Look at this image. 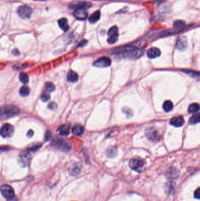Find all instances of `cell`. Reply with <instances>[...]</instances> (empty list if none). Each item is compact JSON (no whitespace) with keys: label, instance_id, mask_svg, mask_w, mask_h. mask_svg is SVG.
Segmentation results:
<instances>
[{"label":"cell","instance_id":"obj_1","mask_svg":"<svg viewBox=\"0 0 200 201\" xmlns=\"http://www.w3.org/2000/svg\"><path fill=\"white\" fill-rule=\"evenodd\" d=\"M143 53L142 49L136 48L133 46L122 47L116 48L114 51L115 54L121 55L123 58L131 59H138L143 55Z\"/></svg>","mask_w":200,"mask_h":201},{"label":"cell","instance_id":"obj_2","mask_svg":"<svg viewBox=\"0 0 200 201\" xmlns=\"http://www.w3.org/2000/svg\"><path fill=\"white\" fill-rule=\"evenodd\" d=\"M51 145L53 148L63 152H67L71 149V143L69 140L62 138L55 137L53 139Z\"/></svg>","mask_w":200,"mask_h":201},{"label":"cell","instance_id":"obj_3","mask_svg":"<svg viewBox=\"0 0 200 201\" xmlns=\"http://www.w3.org/2000/svg\"><path fill=\"white\" fill-rule=\"evenodd\" d=\"M19 110L15 106H4L1 107V116L2 120H7L18 115Z\"/></svg>","mask_w":200,"mask_h":201},{"label":"cell","instance_id":"obj_4","mask_svg":"<svg viewBox=\"0 0 200 201\" xmlns=\"http://www.w3.org/2000/svg\"><path fill=\"white\" fill-rule=\"evenodd\" d=\"M144 165L145 163L143 159L139 158H132L129 162V167L130 168L138 173L143 171Z\"/></svg>","mask_w":200,"mask_h":201},{"label":"cell","instance_id":"obj_5","mask_svg":"<svg viewBox=\"0 0 200 201\" xmlns=\"http://www.w3.org/2000/svg\"><path fill=\"white\" fill-rule=\"evenodd\" d=\"M1 192L2 196L6 198L7 201L14 198V191L13 188L8 185H2L1 187Z\"/></svg>","mask_w":200,"mask_h":201},{"label":"cell","instance_id":"obj_6","mask_svg":"<svg viewBox=\"0 0 200 201\" xmlns=\"http://www.w3.org/2000/svg\"><path fill=\"white\" fill-rule=\"evenodd\" d=\"M108 34V43L110 44L116 43L119 38V29L116 26H113L109 29Z\"/></svg>","mask_w":200,"mask_h":201},{"label":"cell","instance_id":"obj_7","mask_svg":"<svg viewBox=\"0 0 200 201\" xmlns=\"http://www.w3.org/2000/svg\"><path fill=\"white\" fill-rule=\"evenodd\" d=\"M17 12L21 18L22 19H28L32 14V10L28 5H21L18 8Z\"/></svg>","mask_w":200,"mask_h":201},{"label":"cell","instance_id":"obj_8","mask_svg":"<svg viewBox=\"0 0 200 201\" xmlns=\"http://www.w3.org/2000/svg\"><path fill=\"white\" fill-rule=\"evenodd\" d=\"M14 128L12 125L10 124H5L4 125L1 130V134L3 138H9L12 137L14 134Z\"/></svg>","mask_w":200,"mask_h":201},{"label":"cell","instance_id":"obj_9","mask_svg":"<svg viewBox=\"0 0 200 201\" xmlns=\"http://www.w3.org/2000/svg\"><path fill=\"white\" fill-rule=\"evenodd\" d=\"M111 59L109 58L103 57L99 58L93 62V66L98 68H107L111 65Z\"/></svg>","mask_w":200,"mask_h":201},{"label":"cell","instance_id":"obj_10","mask_svg":"<svg viewBox=\"0 0 200 201\" xmlns=\"http://www.w3.org/2000/svg\"><path fill=\"white\" fill-rule=\"evenodd\" d=\"M146 136L151 141H157L160 139V135L157 130L152 128H148L146 131Z\"/></svg>","mask_w":200,"mask_h":201},{"label":"cell","instance_id":"obj_11","mask_svg":"<svg viewBox=\"0 0 200 201\" xmlns=\"http://www.w3.org/2000/svg\"><path fill=\"white\" fill-rule=\"evenodd\" d=\"M91 7V3L85 1H73L69 4V7L73 10H76L78 8L87 9Z\"/></svg>","mask_w":200,"mask_h":201},{"label":"cell","instance_id":"obj_12","mask_svg":"<svg viewBox=\"0 0 200 201\" xmlns=\"http://www.w3.org/2000/svg\"><path fill=\"white\" fill-rule=\"evenodd\" d=\"M31 156L29 154L28 152H23V153L20 154L19 157V162L22 165V167H27L28 166L30 161H31Z\"/></svg>","mask_w":200,"mask_h":201},{"label":"cell","instance_id":"obj_13","mask_svg":"<svg viewBox=\"0 0 200 201\" xmlns=\"http://www.w3.org/2000/svg\"><path fill=\"white\" fill-rule=\"evenodd\" d=\"M73 15L76 19L85 20L88 17V13L85 8H78L74 11Z\"/></svg>","mask_w":200,"mask_h":201},{"label":"cell","instance_id":"obj_14","mask_svg":"<svg viewBox=\"0 0 200 201\" xmlns=\"http://www.w3.org/2000/svg\"><path fill=\"white\" fill-rule=\"evenodd\" d=\"M187 39H186V37L184 36L180 37L177 41L176 48L179 50H184L187 48Z\"/></svg>","mask_w":200,"mask_h":201},{"label":"cell","instance_id":"obj_15","mask_svg":"<svg viewBox=\"0 0 200 201\" xmlns=\"http://www.w3.org/2000/svg\"><path fill=\"white\" fill-rule=\"evenodd\" d=\"M184 124V120L182 116L173 117L170 121V124L176 127H180Z\"/></svg>","mask_w":200,"mask_h":201},{"label":"cell","instance_id":"obj_16","mask_svg":"<svg viewBox=\"0 0 200 201\" xmlns=\"http://www.w3.org/2000/svg\"><path fill=\"white\" fill-rule=\"evenodd\" d=\"M147 55L149 58H156L160 57L161 55V51L158 48L152 47L148 50Z\"/></svg>","mask_w":200,"mask_h":201},{"label":"cell","instance_id":"obj_17","mask_svg":"<svg viewBox=\"0 0 200 201\" xmlns=\"http://www.w3.org/2000/svg\"><path fill=\"white\" fill-rule=\"evenodd\" d=\"M71 126L68 124L62 125L60 126L57 129V131L59 135L62 136H67L70 133Z\"/></svg>","mask_w":200,"mask_h":201},{"label":"cell","instance_id":"obj_18","mask_svg":"<svg viewBox=\"0 0 200 201\" xmlns=\"http://www.w3.org/2000/svg\"><path fill=\"white\" fill-rule=\"evenodd\" d=\"M67 80L69 82H76L79 80V75L76 72L70 70L67 75Z\"/></svg>","mask_w":200,"mask_h":201},{"label":"cell","instance_id":"obj_19","mask_svg":"<svg viewBox=\"0 0 200 201\" xmlns=\"http://www.w3.org/2000/svg\"><path fill=\"white\" fill-rule=\"evenodd\" d=\"M72 132L73 135H75L76 136H81L84 132V128L81 125H76L72 128Z\"/></svg>","mask_w":200,"mask_h":201},{"label":"cell","instance_id":"obj_20","mask_svg":"<svg viewBox=\"0 0 200 201\" xmlns=\"http://www.w3.org/2000/svg\"><path fill=\"white\" fill-rule=\"evenodd\" d=\"M58 24L59 26L62 29L63 31H67L69 29V24H68V19L65 18H63L59 20L58 21Z\"/></svg>","mask_w":200,"mask_h":201},{"label":"cell","instance_id":"obj_21","mask_svg":"<svg viewBox=\"0 0 200 201\" xmlns=\"http://www.w3.org/2000/svg\"><path fill=\"white\" fill-rule=\"evenodd\" d=\"M100 18V11H96L95 13H93L91 15L89 18V21L91 23H95Z\"/></svg>","mask_w":200,"mask_h":201},{"label":"cell","instance_id":"obj_22","mask_svg":"<svg viewBox=\"0 0 200 201\" xmlns=\"http://www.w3.org/2000/svg\"><path fill=\"white\" fill-rule=\"evenodd\" d=\"M200 122V113H196L192 115L190 119L189 124L193 125L196 124Z\"/></svg>","mask_w":200,"mask_h":201},{"label":"cell","instance_id":"obj_23","mask_svg":"<svg viewBox=\"0 0 200 201\" xmlns=\"http://www.w3.org/2000/svg\"><path fill=\"white\" fill-rule=\"evenodd\" d=\"M200 110V105L197 104V103H194V104H191L190 106H188V111L189 113L192 114V113H195V112H198Z\"/></svg>","mask_w":200,"mask_h":201},{"label":"cell","instance_id":"obj_24","mask_svg":"<svg viewBox=\"0 0 200 201\" xmlns=\"http://www.w3.org/2000/svg\"><path fill=\"white\" fill-rule=\"evenodd\" d=\"M118 153L117 149L114 147H111L107 150V155L110 158H113Z\"/></svg>","mask_w":200,"mask_h":201},{"label":"cell","instance_id":"obj_25","mask_svg":"<svg viewBox=\"0 0 200 201\" xmlns=\"http://www.w3.org/2000/svg\"><path fill=\"white\" fill-rule=\"evenodd\" d=\"M162 107H163V110L166 112H170L173 108V104H172V101L166 100L164 102Z\"/></svg>","mask_w":200,"mask_h":201},{"label":"cell","instance_id":"obj_26","mask_svg":"<svg viewBox=\"0 0 200 201\" xmlns=\"http://www.w3.org/2000/svg\"><path fill=\"white\" fill-rule=\"evenodd\" d=\"M70 169H71L70 173H71V174H73V175L78 174V173H79L80 171H81L80 165L79 163H75L73 166H72Z\"/></svg>","mask_w":200,"mask_h":201},{"label":"cell","instance_id":"obj_27","mask_svg":"<svg viewBox=\"0 0 200 201\" xmlns=\"http://www.w3.org/2000/svg\"><path fill=\"white\" fill-rule=\"evenodd\" d=\"M30 93L29 88L27 86H22L19 90V94L22 96H27Z\"/></svg>","mask_w":200,"mask_h":201},{"label":"cell","instance_id":"obj_28","mask_svg":"<svg viewBox=\"0 0 200 201\" xmlns=\"http://www.w3.org/2000/svg\"><path fill=\"white\" fill-rule=\"evenodd\" d=\"M19 80L24 84H28L29 82V78L28 75L24 72H21L19 75Z\"/></svg>","mask_w":200,"mask_h":201},{"label":"cell","instance_id":"obj_29","mask_svg":"<svg viewBox=\"0 0 200 201\" xmlns=\"http://www.w3.org/2000/svg\"><path fill=\"white\" fill-rule=\"evenodd\" d=\"M45 88L46 91L48 92H52L55 91V85L53 84L52 82H46V84L45 85Z\"/></svg>","mask_w":200,"mask_h":201},{"label":"cell","instance_id":"obj_30","mask_svg":"<svg viewBox=\"0 0 200 201\" xmlns=\"http://www.w3.org/2000/svg\"><path fill=\"white\" fill-rule=\"evenodd\" d=\"M185 22L182 21V20H177L176 21L174 24H173V26L175 28H182L184 25H185Z\"/></svg>","mask_w":200,"mask_h":201},{"label":"cell","instance_id":"obj_31","mask_svg":"<svg viewBox=\"0 0 200 201\" xmlns=\"http://www.w3.org/2000/svg\"><path fill=\"white\" fill-rule=\"evenodd\" d=\"M51 99V96L48 92H44L43 94L41 96V100L43 102H47Z\"/></svg>","mask_w":200,"mask_h":201},{"label":"cell","instance_id":"obj_32","mask_svg":"<svg viewBox=\"0 0 200 201\" xmlns=\"http://www.w3.org/2000/svg\"><path fill=\"white\" fill-rule=\"evenodd\" d=\"M175 185L173 183V182H169V183L166 184V189L168 193H172V192L173 191L174 189Z\"/></svg>","mask_w":200,"mask_h":201},{"label":"cell","instance_id":"obj_33","mask_svg":"<svg viewBox=\"0 0 200 201\" xmlns=\"http://www.w3.org/2000/svg\"><path fill=\"white\" fill-rule=\"evenodd\" d=\"M123 112H124L126 115L128 117H131L133 115V112L130 109H129L128 107H124L123 108Z\"/></svg>","mask_w":200,"mask_h":201},{"label":"cell","instance_id":"obj_34","mask_svg":"<svg viewBox=\"0 0 200 201\" xmlns=\"http://www.w3.org/2000/svg\"><path fill=\"white\" fill-rule=\"evenodd\" d=\"M48 108L51 110H55L57 108V105L55 102H52L48 104Z\"/></svg>","mask_w":200,"mask_h":201},{"label":"cell","instance_id":"obj_35","mask_svg":"<svg viewBox=\"0 0 200 201\" xmlns=\"http://www.w3.org/2000/svg\"><path fill=\"white\" fill-rule=\"evenodd\" d=\"M41 145H35V146H33L32 148H29L28 149L29 151H31V152H34V151H37L38 149L40 148L41 147Z\"/></svg>","mask_w":200,"mask_h":201},{"label":"cell","instance_id":"obj_36","mask_svg":"<svg viewBox=\"0 0 200 201\" xmlns=\"http://www.w3.org/2000/svg\"><path fill=\"white\" fill-rule=\"evenodd\" d=\"M194 197L196 199H200V188H197L194 192Z\"/></svg>","mask_w":200,"mask_h":201},{"label":"cell","instance_id":"obj_37","mask_svg":"<svg viewBox=\"0 0 200 201\" xmlns=\"http://www.w3.org/2000/svg\"><path fill=\"white\" fill-rule=\"evenodd\" d=\"M52 137V134L49 131H47L45 133V141H49V139L51 138Z\"/></svg>","mask_w":200,"mask_h":201},{"label":"cell","instance_id":"obj_38","mask_svg":"<svg viewBox=\"0 0 200 201\" xmlns=\"http://www.w3.org/2000/svg\"><path fill=\"white\" fill-rule=\"evenodd\" d=\"M87 43H88V41L85 40V39H83V40H82L80 42V43L78 44V47H83L85 45H86Z\"/></svg>","mask_w":200,"mask_h":201},{"label":"cell","instance_id":"obj_39","mask_svg":"<svg viewBox=\"0 0 200 201\" xmlns=\"http://www.w3.org/2000/svg\"><path fill=\"white\" fill-rule=\"evenodd\" d=\"M33 135V131L32 130H29L27 133V137L28 138H31Z\"/></svg>","mask_w":200,"mask_h":201},{"label":"cell","instance_id":"obj_40","mask_svg":"<svg viewBox=\"0 0 200 201\" xmlns=\"http://www.w3.org/2000/svg\"><path fill=\"white\" fill-rule=\"evenodd\" d=\"M12 53H14V54L15 55H19V51H18V50H17V49H14V50L12 51Z\"/></svg>","mask_w":200,"mask_h":201},{"label":"cell","instance_id":"obj_41","mask_svg":"<svg viewBox=\"0 0 200 201\" xmlns=\"http://www.w3.org/2000/svg\"><path fill=\"white\" fill-rule=\"evenodd\" d=\"M35 1H46V0H35Z\"/></svg>","mask_w":200,"mask_h":201}]
</instances>
